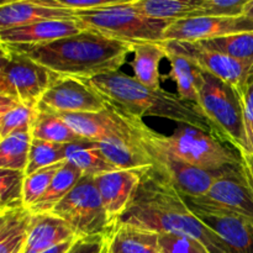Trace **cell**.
Segmentation results:
<instances>
[{
    "label": "cell",
    "mask_w": 253,
    "mask_h": 253,
    "mask_svg": "<svg viewBox=\"0 0 253 253\" xmlns=\"http://www.w3.org/2000/svg\"><path fill=\"white\" fill-rule=\"evenodd\" d=\"M247 0H202L198 16L241 17Z\"/></svg>",
    "instance_id": "cell-37"
},
{
    "label": "cell",
    "mask_w": 253,
    "mask_h": 253,
    "mask_svg": "<svg viewBox=\"0 0 253 253\" xmlns=\"http://www.w3.org/2000/svg\"><path fill=\"white\" fill-rule=\"evenodd\" d=\"M167 59H169L170 71L166 76H162V79L174 82L179 98L188 103L195 104L202 85L203 72L192 62L178 54L168 53Z\"/></svg>",
    "instance_id": "cell-27"
},
{
    "label": "cell",
    "mask_w": 253,
    "mask_h": 253,
    "mask_svg": "<svg viewBox=\"0 0 253 253\" xmlns=\"http://www.w3.org/2000/svg\"><path fill=\"white\" fill-rule=\"evenodd\" d=\"M0 48L24 54L62 78L79 81H90L95 77L120 71L128 54L132 53V43L108 39L88 29L51 43L36 46L0 44Z\"/></svg>",
    "instance_id": "cell-2"
},
{
    "label": "cell",
    "mask_w": 253,
    "mask_h": 253,
    "mask_svg": "<svg viewBox=\"0 0 253 253\" xmlns=\"http://www.w3.org/2000/svg\"><path fill=\"white\" fill-rule=\"evenodd\" d=\"M202 0H132V7L151 19L174 22L197 17Z\"/></svg>",
    "instance_id": "cell-24"
},
{
    "label": "cell",
    "mask_w": 253,
    "mask_h": 253,
    "mask_svg": "<svg viewBox=\"0 0 253 253\" xmlns=\"http://www.w3.org/2000/svg\"><path fill=\"white\" fill-rule=\"evenodd\" d=\"M78 19L48 20L27 26L0 31V44L6 46H36L46 44L84 31Z\"/></svg>",
    "instance_id": "cell-16"
},
{
    "label": "cell",
    "mask_w": 253,
    "mask_h": 253,
    "mask_svg": "<svg viewBox=\"0 0 253 253\" xmlns=\"http://www.w3.org/2000/svg\"><path fill=\"white\" fill-rule=\"evenodd\" d=\"M195 105L209 123L212 136L239 152L244 150L242 109L236 89L211 74L203 73Z\"/></svg>",
    "instance_id": "cell-6"
},
{
    "label": "cell",
    "mask_w": 253,
    "mask_h": 253,
    "mask_svg": "<svg viewBox=\"0 0 253 253\" xmlns=\"http://www.w3.org/2000/svg\"><path fill=\"white\" fill-rule=\"evenodd\" d=\"M32 219L26 207L0 210V253H24Z\"/></svg>",
    "instance_id": "cell-21"
},
{
    "label": "cell",
    "mask_w": 253,
    "mask_h": 253,
    "mask_svg": "<svg viewBox=\"0 0 253 253\" xmlns=\"http://www.w3.org/2000/svg\"><path fill=\"white\" fill-rule=\"evenodd\" d=\"M109 236H91L78 239L67 253H105Z\"/></svg>",
    "instance_id": "cell-39"
},
{
    "label": "cell",
    "mask_w": 253,
    "mask_h": 253,
    "mask_svg": "<svg viewBox=\"0 0 253 253\" xmlns=\"http://www.w3.org/2000/svg\"><path fill=\"white\" fill-rule=\"evenodd\" d=\"M84 27L108 39L125 43L165 42V32L172 22L151 19L132 7V0H124L116 6L77 12Z\"/></svg>",
    "instance_id": "cell-4"
},
{
    "label": "cell",
    "mask_w": 253,
    "mask_h": 253,
    "mask_svg": "<svg viewBox=\"0 0 253 253\" xmlns=\"http://www.w3.org/2000/svg\"><path fill=\"white\" fill-rule=\"evenodd\" d=\"M49 5L54 7L71 10L73 12L91 11L116 6L124 0H46Z\"/></svg>",
    "instance_id": "cell-38"
},
{
    "label": "cell",
    "mask_w": 253,
    "mask_h": 253,
    "mask_svg": "<svg viewBox=\"0 0 253 253\" xmlns=\"http://www.w3.org/2000/svg\"><path fill=\"white\" fill-rule=\"evenodd\" d=\"M83 177L84 175L81 169L66 161L61 169L56 173L43 197L29 210L34 215L49 214L72 192V189L78 184V182Z\"/></svg>",
    "instance_id": "cell-25"
},
{
    "label": "cell",
    "mask_w": 253,
    "mask_h": 253,
    "mask_svg": "<svg viewBox=\"0 0 253 253\" xmlns=\"http://www.w3.org/2000/svg\"><path fill=\"white\" fill-rule=\"evenodd\" d=\"M198 43L205 48L226 54L240 62L253 64V31L229 35Z\"/></svg>",
    "instance_id": "cell-31"
},
{
    "label": "cell",
    "mask_w": 253,
    "mask_h": 253,
    "mask_svg": "<svg viewBox=\"0 0 253 253\" xmlns=\"http://www.w3.org/2000/svg\"><path fill=\"white\" fill-rule=\"evenodd\" d=\"M153 136L161 146L188 165L205 170L217 172L229 166L240 165L241 156L211 133L180 124L172 135H162L153 130Z\"/></svg>",
    "instance_id": "cell-7"
},
{
    "label": "cell",
    "mask_w": 253,
    "mask_h": 253,
    "mask_svg": "<svg viewBox=\"0 0 253 253\" xmlns=\"http://www.w3.org/2000/svg\"><path fill=\"white\" fill-rule=\"evenodd\" d=\"M39 110V109H37ZM32 137L47 142L71 145V143L84 142L83 138L73 132L71 127L56 114L39 111L31 128Z\"/></svg>",
    "instance_id": "cell-29"
},
{
    "label": "cell",
    "mask_w": 253,
    "mask_h": 253,
    "mask_svg": "<svg viewBox=\"0 0 253 253\" xmlns=\"http://www.w3.org/2000/svg\"><path fill=\"white\" fill-rule=\"evenodd\" d=\"M121 116V115H120ZM124 120V119H123ZM125 123V121H124ZM126 128L120 133L111 135L96 142L105 157L118 169H133V168H153L152 162L142 150L137 141L125 124Z\"/></svg>",
    "instance_id": "cell-19"
},
{
    "label": "cell",
    "mask_w": 253,
    "mask_h": 253,
    "mask_svg": "<svg viewBox=\"0 0 253 253\" xmlns=\"http://www.w3.org/2000/svg\"><path fill=\"white\" fill-rule=\"evenodd\" d=\"M25 170L0 169V210L22 208Z\"/></svg>",
    "instance_id": "cell-33"
},
{
    "label": "cell",
    "mask_w": 253,
    "mask_h": 253,
    "mask_svg": "<svg viewBox=\"0 0 253 253\" xmlns=\"http://www.w3.org/2000/svg\"><path fill=\"white\" fill-rule=\"evenodd\" d=\"M158 250L160 253H210L198 240L174 234L158 235Z\"/></svg>",
    "instance_id": "cell-36"
},
{
    "label": "cell",
    "mask_w": 253,
    "mask_h": 253,
    "mask_svg": "<svg viewBox=\"0 0 253 253\" xmlns=\"http://www.w3.org/2000/svg\"><path fill=\"white\" fill-rule=\"evenodd\" d=\"M163 44L168 53L184 57L203 73L216 77L237 91L241 90L253 73V64L205 48L198 42H163Z\"/></svg>",
    "instance_id": "cell-11"
},
{
    "label": "cell",
    "mask_w": 253,
    "mask_h": 253,
    "mask_svg": "<svg viewBox=\"0 0 253 253\" xmlns=\"http://www.w3.org/2000/svg\"><path fill=\"white\" fill-rule=\"evenodd\" d=\"M79 239L67 222L52 214L34 215L24 253H43L64 242Z\"/></svg>",
    "instance_id": "cell-20"
},
{
    "label": "cell",
    "mask_w": 253,
    "mask_h": 253,
    "mask_svg": "<svg viewBox=\"0 0 253 253\" xmlns=\"http://www.w3.org/2000/svg\"><path fill=\"white\" fill-rule=\"evenodd\" d=\"M198 207L235 212L253 220V194L242 172V166L217 170L209 190L202 197H184Z\"/></svg>",
    "instance_id": "cell-10"
},
{
    "label": "cell",
    "mask_w": 253,
    "mask_h": 253,
    "mask_svg": "<svg viewBox=\"0 0 253 253\" xmlns=\"http://www.w3.org/2000/svg\"><path fill=\"white\" fill-rule=\"evenodd\" d=\"M37 109L51 114L101 113L108 105L84 81L61 78L47 90Z\"/></svg>",
    "instance_id": "cell-12"
},
{
    "label": "cell",
    "mask_w": 253,
    "mask_h": 253,
    "mask_svg": "<svg viewBox=\"0 0 253 253\" xmlns=\"http://www.w3.org/2000/svg\"><path fill=\"white\" fill-rule=\"evenodd\" d=\"M133 59L130 66L133 71V77L147 88L160 90L162 76L160 64L168 53L163 42H146L132 44Z\"/></svg>",
    "instance_id": "cell-22"
},
{
    "label": "cell",
    "mask_w": 253,
    "mask_h": 253,
    "mask_svg": "<svg viewBox=\"0 0 253 253\" xmlns=\"http://www.w3.org/2000/svg\"><path fill=\"white\" fill-rule=\"evenodd\" d=\"M61 78L29 57L1 48L0 96L37 109L47 90Z\"/></svg>",
    "instance_id": "cell-8"
},
{
    "label": "cell",
    "mask_w": 253,
    "mask_h": 253,
    "mask_svg": "<svg viewBox=\"0 0 253 253\" xmlns=\"http://www.w3.org/2000/svg\"><path fill=\"white\" fill-rule=\"evenodd\" d=\"M252 31L253 21L244 16L190 17L172 22L165 32V42H202Z\"/></svg>",
    "instance_id": "cell-13"
},
{
    "label": "cell",
    "mask_w": 253,
    "mask_h": 253,
    "mask_svg": "<svg viewBox=\"0 0 253 253\" xmlns=\"http://www.w3.org/2000/svg\"><path fill=\"white\" fill-rule=\"evenodd\" d=\"M78 240V239H77ZM77 240H73V241H68V242H64V244L59 245V246H56L53 247V249L48 250V251L43 252V253H67L71 250V247L73 246L74 242L77 241Z\"/></svg>",
    "instance_id": "cell-41"
},
{
    "label": "cell",
    "mask_w": 253,
    "mask_h": 253,
    "mask_svg": "<svg viewBox=\"0 0 253 253\" xmlns=\"http://www.w3.org/2000/svg\"><path fill=\"white\" fill-rule=\"evenodd\" d=\"M49 214L68 224L77 237L110 236L114 225L105 211L93 177H83Z\"/></svg>",
    "instance_id": "cell-9"
},
{
    "label": "cell",
    "mask_w": 253,
    "mask_h": 253,
    "mask_svg": "<svg viewBox=\"0 0 253 253\" xmlns=\"http://www.w3.org/2000/svg\"><path fill=\"white\" fill-rule=\"evenodd\" d=\"M119 224L158 235L193 237L202 242L210 253H230L224 241L193 214L177 188L153 168L145 174L132 203Z\"/></svg>",
    "instance_id": "cell-1"
},
{
    "label": "cell",
    "mask_w": 253,
    "mask_h": 253,
    "mask_svg": "<svg viewBox=\"0 0 253 253\" xmlns=\"http://www.w3.org/2000/svg\"><path fill=\"white\" fill-rule=\"evenodd\" d=\"M106 247H108V246H106ZM105 253H108V251H105Z\"/></svg>",
    "instance_id": "cell-43"
},
{
    "label": "cell",
    "mask_w": 253,
    "mask_h": 253,
    "mask_svg": "<svg viewBox=\"0 0 253 253\" xmlns=\"http://www.w3.org/2000/svg\"><path fill=\"white\" fill-rule=\"evenodd\" d=\"M187 203L193 214L224 241L230 253H253L252 219L235 212Z\"/></svg>",
    "instance_id": "cell-15"
},
{
    "label": "cell",
    "mask_w": 253,
    "mask_h": 253,
    "mask_svg": "<svg viewBox=\"0 0 253 253\" xmlns=\"http://www.w3.org/2000/svg\"><path fill=\"white\" fill-rule=\"evenodd\" d=\"M39 110L0 96V140L17 131H31Z\"/></svg>",
    "instance_id": "cell-28"
},
{
    "label": "cell",
    "mask_w": 253,
    "mask_h": 253,
    "mask_svg": "<svg viewBox=\"0 0 253 253\" xmlns=\"http://www.w3.org/2000/svg\"><path fill=\"white\" fill-rule=\"evenodd\" d=\"M242 16L253 21V0H247L244 7V14Z\"/></svg>",
    "instance_id": "cell-42"
},
{
    "label": "cell",
    "mask_w": 253,
    "mask_h": 253,
    "mask_svg": "<svg viewBox=\"0 0 253 253\" xmlns=\"http://www.w3.org/2000/svg\"><path fill=\"white\" fill-rule=\"evenodd\" d=\"M108 253H160L158 234L119 224L108 239Z\"/></svg>",
    "instance_id": "cell-23"
},
{
    "label": "cell",
    "mask_w": 253,
    "mask_h": 253,
    "mask_svg": "<svg viewBox=\"0 0 253 253\" xmlns=\"http://www.w3.org/2000/svg\"><path fill=\"white\" fill-rule=\"evenodd\" d=\"M116 113L130 118L145 116L168 119L189 125L212 135L207 119L197 105L182 100L178 94L163 89L152 90L141 84L135 77L118 71L84 81Z\"/></svg>",
    "instance_id": "cell-3"
},
{
    "label": "cell",
    "mask_w": 253,
    "mask_h": 253,
    "mask_svg": "<svg viewBox=\"0 0 253 253\" xmlns=\"http://www.w3.org/2000/svg\"><path fill=\"white\" fill-rule=\"evenodd\" d=\"M148 169L151 168L115 169L93 177L106 214L114 225H119Z\"/></svg>",
    "instance_id": "cell-14"
},
{
    "label": "cell",
    "mask_w": 253,
    "mask_h": 253,
    "mask_svg": "<svg viewBox=\"0 0 253 253\" xmlns=\"http://www.w3.org/2000/svg\"><path fill=\"white\" fill-rule=\"evenodd\" d=\"M66 161L81 169L84 177H96L118 169L105 157L98 143L89 141L67 145Z\"/></svg>",
    "instance_id": "cell-26"
},
{
    "label": "cell",
    "mask_w": 253,
    "mask_h": 253,
    "mask_svg": "<svg viewBox=\"0 0 253 253\" xmlns=\"http://www.w3.org/2000/svg\"><path fill=\"white\" fill-rule=\"evenodd\" d=\"M121 118L151 160L153 169L172 183L183 197H202L209 190L216 172L198 169L166 150L157 142L153 136V130L143 123L142 119L124 115Z\"/></svg>",
    "instance_id": "cell-5"
},
{
    "label": "cell",
    "mask_w": 253,
    "mask_h": 253,
    "mask_svg": "<svg viewBox=\"0 0 253 253\" xmlns=\"http://www.w3.org/2000/svg\"><path fill=\"white\" fill-rule=\"evenodd\" d=\"M77 19L76 12L54 7L46 0H7L0 5V31L48 20Z\"/></svg>",
    "instance_id": "cell-17"
},
{
    "label": "cell",
    "mask_w": 253,
    "mask_h": 253,
    "mask_svg": "<svg viewBox=\"0 0 253 253\" xmlns=\"http://www.w3.org/2000/svg\"><path fill=\"white\" fill-rule=\"evenodd\" d=\"M239 93L244 121V150L240 152L253 153V73Z\"/></svg>",
    "instance_id": "cell-35"
},
{
    "label": "cell",
    "mask_w": 253,
    "mask_h": 253,
    "mask_svg": "<svg viewBox=\"0 0 253 253\" xmlns=\"http://www.w3.org/2000/svg\"><path fill=\"white\" fill-rule=\"evenodd\" d=\"M66 148L67 145H59V143L32 138L29 165L25 169L26 177L43 169V168L64 162L66 161Z\"/></svg>",
    "instance_id": "cell-32"
},
{
    "label": "cell",
    "mask_w": 253,
    "mask_h": 253,
    "mask_svg": "<svg viewBox=\"0 0 253 253\" xmlns=\"http://www.w3.org/2000/svg\"><path fill=\"white\" fill-rule=\"evenodd\" d=\"M240 156H241L242 172H244L245 178H246L253 194V153L240 152Z\"/></svg>",
    "instance_id": "cell-40"
},
{
    "label": "cell",
    "mask_w": 253,
    "mask_h": 253,
    "mask_svg": "<svg viewBox=\"0 0 253 253\" xmlns=\"http://www.w3.org/2000/svg\"><path fill=\"white\" fill-rule=\"evenodd\" d=\"M64 162L51 166V167L43 168V169L26 177L24 185V204L27 209L34 207L43 197L44 193L47 192V189L51 185L54 175L61 169Z\"/></svg>",
    "instance_id": "cell-34"
},
{
    "label": "cell",
    "mask_w": 253,
    "mask_h": 253,
    "mask_svg": "<svg viewBox=\"0 0 253 253\" xmlns=\"http://www.w3.org/2000/svg\"><path fill=\"white\" fill-rule=\"evenodd\" d=\"M74 133L89 142H100L111 135L123 132L126 128L123 118L109 108L101 113L56 114Z\"/></svg>",
    "instance_id": "cell-18"
},
{
    "label": "cell",
    "mask_w": 253,
    "mask_h": 253,
    "mask_svg": "<svg viewBox=\"0 0 253 253\" xmlns=\"http://www.w3.org/2000/svg\"><path fill=\"white\" fill-rule=\"evenodd\" d=\"M32 138L29 130L17 131L0 140V169H26Z\"/></svg>",
    "instance_id": "cell-30"
}]
</instances>
